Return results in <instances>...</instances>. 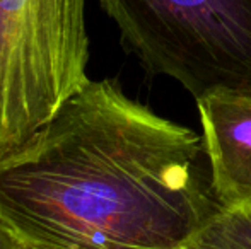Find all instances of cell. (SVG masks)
<instances>
[{"label": "cell", "mask_w": 251, "mask_h": 249, "mask_svg": "<svg viewBox=\"0 0 251 249\" xmlns=\"http://www.w3.org/2000/svg\"><path fill=\"white\" fill-rule=\"evenodd\" d=\"M221 208L203 138L91 80L0 157V220L40 249H181Z\"/></svg>", "instance_id": "1"}, {"label": "cell", "mask_w": 251, "mask_h": 249, "mask_svg": "<svg viewBox=\"0 0 251 249\" xmlns=\"http://www.w3.org/2000/svg\"><path fill=\"white\" fill-rule=\"evenodd\" d=\"M144 68L193 97L251 91V0H100Z\"/></svg>", "instance_id": "2"}, {"label": "cell", "mask_w": 251, "mask_h": 249, "mask_svg": "<svg viewBox=\"0 0 251 249\" xmlns=\"http://www.w3.org/2000/svg\"><path fill=\"white\" fill-rule=\"evenodd\" d=\"M87 62L86 0H0V157L89 82Z\"/></svg>", "instance_id": "3"}, {"label": "cell", "mask_w": 251, "mask_h": 249, "mask_svg": "<svg viewBox=\"0 0 251 249\" xmlns=\"http://www.w3.org/2000/svg\"><path fill=\"white\" fill-rule=\"evenodd\" d=\"M212 186L221 206L251 200V91H219L197 99Z\"/></svg>", "instance_id": "4"}, {"label": "cell", "mask_w": 251, "mask_h": 249, "mask_svg": "<svg viewBox=\"0 0 251 249\" xmlns=\"http://www.w3.org/2000/svg\"><path fill=\"white\" fill-rule=\"evenodd\" d=\"M181 249H251V200L221 206Z\"/></svg>", "instance_id": "5"}, {"label": "cell", "mask_w": 251, "mask_h": 249, "mask_svg": "<svg viewBox=\"0 0 251 249\" xmlns=\"http://www.w3.org/2000/svg\"><path fill=\"white\" fill-rule=\"evenodd\" d=\"M0 249H26V244L0 220Z\"/></svg>", "instance_id": "6"}, {"label": "cell", "mask_w": 251, "mask_h": 249, "mask_svg": "<svg viewBox=\"0 0 251 249\" xmlns=\"http://www.w3.org/2000/svg\"><path fill=\"white\" fill-rule=\"evenodd\" d=\"M26 249H40V248H33V246H27L26 244Z\"/></svg>", "instance_id": "7"}]
</instances>
